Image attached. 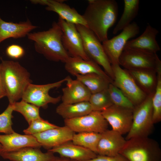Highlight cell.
I'll return each mask as SVG.
<instances>
[{"label": "cell", "mask_w": 161, "mask_h": 161, "mask_svg": "<svg viewBox=\"0 0 161 161\" xmlns=\"http://www.w3.org/2000/svg\"><path fill=\"white\" fill-rule=\"evenodd\" d=\"M82 15L88 28L101 42L108 40L109 29L115 22L118 5L115 0H89Z\"/></svg>", "instance_id": "obj_1"}, {"label": "cell", "mask_w": 161, "mask_h": 161, "mask_svg": "<svg viewBox=\"0 0 161 161\" xmlns=\"http://www.w3.org/2000/svg\"><path fill=\"white\" fill-rule=\"evenodd\" d=\"M62 34L58 23L54 22L49 30L30 32L27 36L34 42L35 49L37 52L49 60L65 63L70 56L63 45Z\"/></svg>", "instance_id": "obj_2"}, {"label": "cell", "mask_w": 161, "mask_h": 161, "mask_svg": "<svg viewBox=\"0 0 161 161\" xmlns=\"http://www.w3.org/2000/svg\"><path fill=\"white\" fill-rule=\"evenodd\" d=\"M1 72L9 104L21 99L28 84L32 83L30 73L18 62L1 59Z\"/></svg>", "instance_id": "obj_3"}, {"label": "cell", "mask_w": 161, "mask_h": 161, "mask_svg": "<svg viewBox=\"0 0 161 161\" xmlns=\"http://www.w3.org/2000/svg\"><path fill=\"white\" fill-rule=\"evenodd\" d=\"M119 154L128 161H161L159 144L148 137L126 140Z\"/></svg>", "instance_id": "obj_4"}, {"label": "cell", "mask_w": 161, "mask_h": 161, "mask_svg": "<svg viewBox=\"0 0 161 161\" xmlns=\"http://www.w3.org/2000/svg\"><path fill=\"white\" fill-rule=\"evenodd\" d=\"M153 94L148 95L142 102L134 107L132 124L126 140L134 137H148L152 132L154 124L152 104Z\"/></svg>", "instance_id": "obj_5"}, {"label": "cell", "mask_w": 161, "mask_h": 161, "mask_svg": "<svg viewBox=\"0 0 161 161\" xmlns=\"http://www.w3.org/2000/svg\"><path fill=\"white\" fill-rule=\"evenodd\" d=\"M75 25L81 36L86 55L90 60L102 66L104 72L113 81L114 74L112 65L101 42L87 27L80 24Z\"/></svg>", "instance_id": "obj_6"}, {"label": "cell", "mask_w": 161, "mask_h": 161, "mask_svg": "<svg viewBox=\"0 0 161 161\" xmlns=\"http://www.w3.org/2000/svg\"><path fill=\"white\" fill-rule=\"evenodd\" d=\"M114 74L113 83L129 100L134 107L142 102L147 95L139 86L126 69L119 64L112 65Z\"/></svg>", "instance_id": "obj_7"}, {"label": "cell", "mask_w": 161, "mask_h": 161, "mask_svg": "<svg viewBox=\"0 0 161 161\" xmlns=\"http://www.w3.org/2000/svg\"><path fill=\"white\" fill-rule=\"evenodd\" d=\"M66 81L65 78L54 83L45 84L30 83L26 88L21 99L39 108H47L48 104H56L61 100V96L52 97L49 95V91L52 89L60 87Z\"/></svg>", "instance_id": "obj_8"}, {"label": "cell", "mask_w": 161, "mask_h": 161, "mask_svg": "<svg viewBox=\"0 0 161 161\" xmlns=\"http://www.w3.org/2000/svg\"><path fill=\"white\" fill-rule=\"evenodd\" d=\"M158 57L151 53L137 49H123L119 59V65L127 70H151L156 71Z\"/></svg>", "instance_id": "obj_9"}, {"label": "cell", "mask_w": 161, "mask_h": 161, "mask_svg": "<svg viewBox=\"0 0 161 161\" xmlns=\"http://www.w3.org/2000/svg\"><path fill=\"white\" fill-rule=\"evenodd\" d=\"M122 30L118 35L102 42L104 50L112 65L119 64V59L126 44L129 39L139 33L140 28L134 22Z\"/></svg>", "instance_id": "obj_10"}, {"label": "cell", "mask_w": 161, "mask_h": 161, "mask_svg": "<svg viewBox=\"0 0 161 161\" xmlns=\"http://www.w3.org/2000/svg\"><path fill=\"white\" fill-rule=\"evenodd\" d=\"M65 125L75 132H94L101 133L108 129V123L101 112L92 111L84 116L64 119Z\"/></svg>", "instance_id": "obj_11"}, {"label": "cell", "mask_w": 161, "mask_h": 161, "mask_svg": "<svg viewBox=\"0 0 161 161\" xmlns=\"http://www.w3.org/2000/svg\"><path fill=\"white\" fill-rule=\"evenodd\" d=\"M58 23L62 31L61 40L64 47L70 56L85 60L90 59L84 50L81 36L75 24L59 17Z\"/></svg>", "instance_id": "obj_12"}, {"label": "cell", "mask_w": 161, "mask_h": 161, "mask_svg": "<svg viewBox=\"0 0 161 161\" xmlns=\"http://www.w3.org/2000/svg\"><path fill=\"white\" fill-rule=\"evenodd\" d=\"M133 110L113 104L101 112L112 129L123 135L127 134L130 129Z\"/></svg>", "instance_id": "obj_13"}, {"label": "cell", "mask_w": 161, "mask_h": 161, "mask_svg": "<svg viewBox=\"0 0 161 161\" xmlns=\"http://www.w3.org/2000/svg\"><path fill=\"white\" fill-rule=\"evenodd\" d=\"M75 133L66 126L58 127L32 135L41 144L48 150L72 141Z\"/></svg>", "instance_id": "obj_14"}, {"label": "cell", "mask_w": 161, "mask_h": 161, "mask_svg": "<svg viewBox=\"0 0 161 161\" xmlns=\"http://www.w3.org/2000/svg\"><path fill=\"white\" fill-rule=\"evenodd\" d=\"M30 1L33 4L46 6L45 9L47 10L56 13L59 17L67 22L87 27L83 16L79 14L75 8H71L64 3L62 0H32Z\"/></svg>", "instance_id": "obj_15"}, {"label": "cell", "mask_w": 161, "mask_h": 161, "mask_svg": "<svg viewBox=\"0 0 161 161\" xmlns=\"http://www.w3.org/2000/svg\"><path fill=\"white\" fill-rule=\"evenodd\" d=\"M122 135L112 129H107L101 133L97 154L114 156L119 154L126 141Z\"/></svg>", "instance_id": "obj_16"}, {"label": "cell", "mask_w": 161, "mask_h": 161, "mask_svg": "<svg viewBox=\"0 0 161 161\" xmlns=\"http://www.w3.org/2000/svg\"><path fill=\"white\" fill-rule=\"evenodd\" d=\"M64 63L66 70L73 76L95 73L100 75L112 83L113 82L112 79L99 65L91 60H86L79 58L70 56Z\"/></svg>", "instance_id": "obj_17"}, {"label": "cell", "mask_w": 161, "mask_h": 161, "mask_svg": "<svg viewBox=\"0 0 161 161\" xmlns=\"http://www.w3.org/2000/svg\"><path fill=\"white\" fill-rule=\"evenodd\" d=\"M159 32L157 29L148 24L140 35L134 39L128 41L123 49H134L151 53H157L160 49L156 39Z\"/></svg>", "instance_id": "obj_18"}, {"label": "cell", "mask_w": 161, "mask_h": 161, "mask_svg": "<svg viewBox=\"0 0 161 161\" xmlns=\"http://www.w3.org/2000/svg\"><path fill=\"white\" fill-rule=\"evenodd\" d=\"M65 78L66 85L62 89L61 96L62 103L72 104L88 101L92 94L87 87L77 79L73 80L69 76Z\"/></svg>", "instance_id": "obj_19"}, {"label": "cell", "mask_w": 161, "mask_h": 161, "mask_svg": "<svg viewBox=\"0 0 161 161\" xmlns=\"http://www.w3.org/2000/svg\"><path fill=\"white\" fill-rule=\"evenodd\" d=\"M0 143L3 147L2 152L15 151L27 147L40 148L41 145L32 135H22L14 132L0 135Z\"/></svg>", "instance_id": "obj_20"}, {"label": "cell", "mask_w": 161, "mask_h": 161, "mask_svg": "<svg viewBox=\"0 0 161 161\" xmlns=\"http://www.w3.org/2000/svg\"><path fill=\"white\" fill-rule=\"evenodd\" d=\"M4 159L12 161H52L56 157L52 152H42L40 148L27 147L10 152H2Z\"/></svg>", "instance_id": "obj_21"}, {"label": "cell", "mask_w": 161, "mask_h": 161, "mask_svg": "<svg viewBox=\"0 0 161 161\" xmlns=\"http://www.w3.org/2000/svg\"><path fill=\"white\" fill-rule=\"evenodd\" d=\"M37 28L29 20L19 23L7 22L0 17V44L10 38L17 39L25 37Z\"/></svg>", "instance_id": "obj_22"}, {"label": "cell", "mask_w": 161, "mask_h": 161, "mask_svg": "<svg viewBox=\"0 0 161 161\" xmlns=\"http://www.w3.org/2000/svg\"><path fill=\"white\" fill-rule=\"evenodd\" d=\"M58 154L61 157L76 161H85L95 157L97 154L90 150L73 143L72 141L48 150Z\"/></svg>", "instance_id": "obj_23"}, {"label": "cell", "mask_w": 161, "mask_h": 161, "mask_svg": "<svg viewBox=\"0 0 161 161\" xmlns=\"http://www.w3.org/2000/svg\"><path fill=\"white\" fill-rule=\"evenodd\" d=\"M92 109L88 101L72 104L62 102L56 108V113L64 119L79 117L88 114Z\"/></svg>", "instance_id": "obj_24"}, {"label": "cell", "mask_w": 161, "mask_h": 161, "mask_svg": "<svg viewBox=\"0 0 161 161\" xmlns=\"http://www.w3.org/2000/svg\"><path fill=\"white\" fill-rule=\"evenodd\" d=\"M126 70L139 86L147 95L154 93L157 80L156 71Z\"/></svg>", "instance_id": "obj_25"}, {"label": "cell", "mask_w": 161, "mask_h": 161, "mask_svg": "<svg viewBox=\"0 0 161 161\" xmlns=\"http://www.w3.org/2000/svg\"><path fill=\"white\" fill-rule=\"evenodd\" d=\"M123 14L114 28L113 33L116 34L131 23L137 16L139 9V0H124Z\"/></svg>", "instance_id": "obj_26"}, {"label": "cell", "mask_w": 161, "mask_h": 161, "mask_svg": "<svg viewBox=\"0 0 161 161\" xmlns=\"http://www.w3.org/2000/svg\"><path fill=\"white\" fill-rule=\"evenodd\" d=\"M75 76L76 79L83 83L92 94L107 89L109 84L112 83L100 75L95 73L78 75Z\"/></svg>", "instance_id": "obj_27"}, {"label": "cell", "mask_w": 161, "mask_h": 161, "mask_svg": "<svg viewBox=\"0 0 161 161\" xmlns=\"http://www.w3.org/2000/svg\"><path fill=\"white\" fill-rule=\"evenodd\" d=\"M101 133L94 132L75 133L72 142L75 144L89 149L97 154V145Z\"/></svg>", "instance_id": "obj_28"}, {"label": "cell", "mask_w": 161, "mask_h": 161, "mask_svg": "<svg viewBox=\"0 0 161 161\" xmlns=\"http://www.w3.org/2000/svg\"><path fill=\"white\" fill-rule=\"evenodd\" d=\"M157 83L152 98L153 120L154 124L161 120V64L156 68Z\"/></svg>", "instance_id": "obj_29"}, {"label": "cell", "mask_w": 161, "mask_h": 161, "mask_svg": "<svg viewBox=\"0 0 161 161\" xmlns=\"http://www.w3.org/2000/svg\"><path fill=\"white\" fill-rule=\"evenodd\" d=\"M10 104L13 111L21 114L29 124L32 121L41 118L39 114L40 108L32 104L21 100Z\"/></svg>", "instance_id": "obj_30"}, {"label": "cell", "mask_w": 161, "mask_h": 161, "mask_svg": "<svg viewBox=\"0 0 161 161\" xmlns=\"http://www.w3.org/2000/svg\"><path fill=\"white\" fill-rule=\"evenodd\" d=\"M88 101L94 111L102 112L113 105L108 88L91 94Z\"/></svg>", "instance_id": "obj_31"}, {"label": "cell", "mask_w": 161, "mask_h": 161, "mask_svg": "<svg viewBox=\"0 0 161 161\" xmlns=\"http://www.w3.org/2000/svg\"><path fill=\"white\" fill-rule=\"evenodd\" d=\"M108 90L113 105L133 110L134 106L132 103L112 83L109 84Z\"/></svg>", "instance_id": "obj_32"}, {"label": "cell", "mask_w": 161, "mask_h": 161, "mask_svg": "<svg viewBox=\"0 0 161 161\" xmlns=\"http://www.w3.org/2000/svg\"><path fill=\"white\" fill-rule=\"evenodd\" d=\"M58 126L41 118L31 122L29 124V127L24 130L23 132L26 134L32 135Z\"/></svg>", "instance_id": "obj_33"}, {"label": "cell", "mask_w": 161, "mask_h": 161, "mask_svg": "<svg viewBox=\"0 0 161 161\" xmlns=\"http://www.w3.org/2000/svg\"><path fill=\"white\" fill-rule=\"evenodd\" d=\"M13 111L12 105L9 104L5 110L0 114V133L8 134L15 132L12 128Z\"/></svg>", "instance_id": "obj_34"}, {"label": "cell", "mask_w": 161, "mask_h": 161, "mask_svg": "<svg viewBox=\"0 0 161 161\" xmlns=\"http://www.w3.org/2000/svg\"><path fill=\"white\" fill-rule=\"evenodd\" d=\"M6 52L9 57L16 59L22 57L24 54L25 51L21 46L16 44H13L7 47Z\"/></svg>", "instance_id": "obj_35"}, {"label": "cell", "mask_w": 161, "mask_h": 161, "mask_svg": "<svg viewBox=\"0 0 161 161\" xmlns=\"http://www.w3.org/2000/svg\"><path fill=\"white\" fill-rule=\"evenodd\" d=\"M85 161H128L124 157L119 154L114 156L97 155L95 158Z\"/></svg>", "instance_id": "obj_36"}, {"label": "cell", "mask_w": 161, "mask_h": 161, "mask_svg": "<svg viewBox=\"0 0 161 161\" xmlns=\"http://www.w3.org/2000/svg\"><path fill=\"white\" fill-rule=\"evenodd\" d=\"M6 96V94L2 80L0 64V99Z\"/></svg>", "instance_id": "obj_37"}, {"label": "cell", "mask_w": 161, "mask_h": 161, "mask_svg": "<svg viewBox=\"0 0 161 161\" xmlns=\"http://www.w3.org/2000/svg\"><path fill=\"white\" fill-rule=\"evenodd\" d=\"M52 161H76L69 159L61 157H56Z\"/></svg>", "instance_id": "obj_38"}, {"label": "cell", "mask_w": 161, "mask_h": 161, "mask_svg": "<svg viewBox=\"0 0 161 161\" xmlns=\"http://www.w3.org/2000/svg\"><path fill=\"white\" fill-rule=\"evenodd\" d=\"M3 147L1 145L0 143V154L2 151Z\"/></svg>", "instance_id": "obj_39"}]
</instances>
